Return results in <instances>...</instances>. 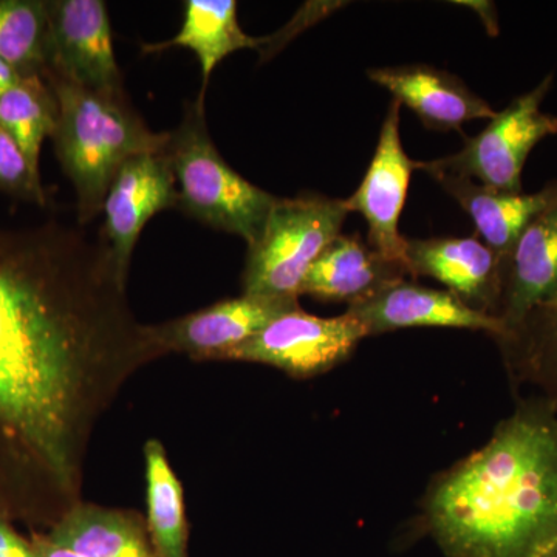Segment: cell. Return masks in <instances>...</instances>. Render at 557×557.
Listing matches in <instances>:
<instances>
[{
  "label": "cell",
  "instance_id": "2e32d148",
  "mask_svg": "<svg viewBox=\"0 0 557 557\" xmlns=\"http://www.w3.org/2000/svg\"><path fill=\"white\" fill-rule=\"evenodd\" d=\"M408 274L405 262L384 258L358 234H339L311 265L300 295L351 306Z\"/></svg>",
  "mask_w": 557,
  "mask_h": 557
},
{
  "label": "cell",
  "instance_id": "5b68a950",
  "mask_svg": "<svg viewBox=\"0 0 557 557\" xmlns=\"http://www.w3.org/2000/svg\"><path fill=\"white\" fill-rule=\"evenodd\" d=\"M346 200L304 193L277 199L265 228L248 245L242 274L244 295L299 299L304 278L325 248L339 236Z\"/></svg>",
  "mask_w": 557,
  "mask_h": 557
},
{
  "label": "cell",
  "instance_id": "8fae6325",
  "mask_svg": "<svg viewBox=\"0 0 557 557\" xmlns=\"http://www.w3.org/2000/svg\"><path fill=\"white\" fill-rule=\"evenodd\" d=\"M177 183L163 152L141 153L116 172L106 196L101 239L127 277L139 234L153 215L177 208Z\"/></svg>",
  "mask_w": 557,
  "mask_h": 557
},
{
  "label": "cell",
  "instance_id": "44dd1931",
  "mask_svg": "<svg viewBox=\"0 0 557 557\" xmlns=\"http://www.w3.org/2000/svg\"><path fill=\"white\" fill-rule=\"evenodd\" d=\"M496 339L512 379L534 384L557 408V298Z\"/></svg>",
  "mask_w": 557,
  "mask_h": 557
},
{
  "label": "cell",
  "instance_id": "3957f363",
  "mask_svg": "<svg viewBox=\"0 0 557 557\" xmlns=\"http://www.w3.org/2000/svg\"><path fill=\"white\" fill-rule=\"evenodd\" d=\"M58 102L53 141L62 171L78 199L79 226L102 212L116 172L132 157L159 153L170 132L150 131L126 97L84 89L51 72L42 73Z\"/></svg>",
  "mask_w": 557,
  "mask_h": 557
},
{
  "label": "cell",
  "instance_id": "e0dca14e",
  "mask_svg": "<svg viewBox=\"0 0 557 557\" xmlns=\"http://www.w3.org/2000/svg\"><path fill=\"white\" fill-rule=\"evenodd\" d=\"M474 222L478 237L498 256H507L520 234L552 203L557 180L533 194H509L487 189L474 180L435 172L429 174Z\"/></svg>",
  "mask_w": 557,
  "mask_h": 557
},
{
  "label": "cell",
  "instance_id": "ffe728a7",
  "mask_svg": "<svg viewBox=\"0 0 557 557\" xmlns=\"http://www.w3.org/2000/svg\"><path fill=\"white\" fill-rule=\"evenodd\" d=\"M148 531L157 557H188L189 523L185 491L159 440L145 445Z\"/></svg>",
  "mask_w": 557,
  "mask_h": 557
},
{
  "label": "cell",
  "instance_id": "5bb4252c",
  "mask_svg": "<svg viewBox=\"0 0 557 557\" xmlns=\"http://www.w3.org/2000/svg\"><path fill=\"white\" fill-rule=\"evenodd\" d=\"M368 76L431 131L461 132L468 121L493 120L497 113L458 76L432 65L369 69Z\"/></svg>",
  "mask_w": 557,
  "mask_h": 557
},
{
  "label": "cell",
  "instance_id": "52a82bcc",
  "mask_svg": "<svg viewBox=\"0 0 557 557\" xmlns=\"http://www.w3.org/2000/svg\"><path fill=\"white\" fill-rule=\"evenodd\" d=\"M366 336L361 322L348 313L319 318L298 309L274 319L220 361L259 362L293 379H311L346 361Z\"/></svg>",
  "mask_w": 557,
  "mask_h": 557
},
{
  "label": "cell",
  "instance_id": "cb8c5ba5",
  "mask_svg": "<svg viewBox=\"0 0 557 557\" xmlns=\"http://www.w3.org/2000/svg\"><path fill=\"white\" fill-rule=\"evenodd\" d=\"M0 189L20 199L47 203L40 177L33 172L24 150L16 139L0 126Z\"/></svg>",
  "mask_w": 557,
  "mask_h": 557
},
{
  "label": "cell",
  "instance_id": "83f0119b",
  "mask_svg": "<svg viewBox=\"0 0 557 557\" xmlns=\"http://www.w3.org/2000/svg\"><path fill=\"white\" fill-rule=\"evenodd\" d=\"M541 557H557V544L553 545V547L549 548L548 552Z\"/></svg>",
  "mask_w": 557,
  "mask_h": 557
},
{
  "label": "cell",
  "instance_id": "9c48e42d",
  "mask_svg": "<svg viewBox=\"0 0 557 557\" xmlns=\"http://www.w3.org/2000/svg\"><path fill=\"white\" fill-rule=\"evenodd\" d=\"M298 309L296 298L242 295L149 327L163 357L175 354L196 361H220L271 321Z\"/></svg>",
  "mask_w": 557,
  "mask_h": 557
},
{
  "label": "cell",
  "instance_id": "8992f818",
  "mask_svg": "<svg viewBox=\"0 0 557 557\" xmlns=\"http://www.w3.org/2000/svg\"><path fill=\"white\" fill-rule=\"evenodd\" d=\"M555 83L549 73L534 89L519 95L497 112L463 149L431 161H416V170L474 180L487 189L523 193L522 174L528 157L539 143L557 135V115L541 109Z\"/></svg>",
  "mask_w": 557,
  "mask_h": 557
},
{
  "label": "cell",
  "instance_id": "30bf717a",
  "mask_svg": "<svg viewBox=\"0 0 557 557\" xmlns=\"http://www.w3.org/2000/svg\"><path fill=\"white\" fill-rule=\"evenodd\" d=\"M399 108L401 104L395 100L388 106L375 156L361 185L346 200V207L350 212H359L368 222L370 247L386 259L405 262L406 237L399 234L398 223L416 161L403 149Z\"/></svg>",
  "mask_w": 557,
  "mask_h": 557
},
{
  "label": "cell",
  "instance_id": "ba28073f",
  "mask_svg": "<svg viewBox=\"0 0 557 557\" xmlns=\"http://www.w3.org/2000/svg\"><path fill=\"white\" fill-rule=\"evenodd\" d=\"M47 25L44 72L98 94L126 97L108 7L102 0H50Z\"/></svg>",
  "mask_w": 557,
  "mask_h": 557
},
{
  "label": "cell",
  "instance_id": "ac0fdd59",
  "mask_svg": "<svg viewBox=\"0 0 557 557\" xmlns=\"http://www.w3.org/2000/svg\"><path fill=\"white\" fill-rule=\"evenodd\" d=\"M83 557H157L141 512L81 502L44 531Z\"/></svg>",
  "mask_w": 557,
  "mask_h": 557
},
{
  "label": "cell",
  "instance_id": "6da1fadb",
  "mask_svg": "<svg viewBox=\"0 0 557 557\" xmlns=\"http://www.w3.org/2000/svg\"><path fill=\"white\" fill-rule=\"evenodd\" d=\"M126 284L101 237L0 228V515L30 531L84 500L101 418L163 358Z\"/></svg>",
  "mask_w": 557,
  "mask_h": 557
},
{
  "label": "cell",
  "instance_id": "4316f807",
  "mask_svg": "<svg viewBox=\"0 0 557 557\" xmlns=\"http://www.w3.org/2000/svg\"><path fill=\"white\" fill-rule=\"evenodd\" d=\"M20 73H17L16 70L11 69L10 65L0 58V97H2L7 90H10L14 84L20 83Z\"/></svg>",
  "mask_w": 557,
  "mask_h": 557
},
{
  "label": "cell",
  "instance_id": "484cf974",
  "mask_svg": "<svg viewBox=\"0 0 557 557\" xmlns=\"http://www.w3.org/2000/svg\"><path fill=\"white\" fill-rule=\"evenodd\" d=\"M28 536H30L33 545H35L38 557H83L78 553L72 552V549L54 544L44 531H30Z\"/></svg>",
  "mask_w": 557,
  "mask_h": 557
},
{
  "label": "cell",
  "instance_id": "7a4b0ae2",
  "mask_svg": "<svg viewBox=\"0 0 557 557\" xmlns=\"http://www.w3.org/2000/svg\"><path fill=\"white\" fill-rule=\"evenodd\" d=\"M426 525L448 557H541L557 544V408L523 399L435 480Z\"/></svg>",
  "mask_w": 557,
  "mask_h": 557
},
{
  "label": "cell",
  "instance_id": "9a60e30c",
  "mask_svg": "<svg viewBox=\"0 0 557 557\" xmlns=\"http://www.w3.org/2000/svg\"><path fill=\"white\" fill-rule=\"evenodd\" d=\"M556 298L557 194L504 256V288L497 311L504 333Z\"/></svg>",
  "mask_w": 557,
  "mask_h": 557
},
{
  "label": "cell",
  "instance_id": "277c9868",
  "mask_svg": "<svg viewBox=\"0 0 557 557\" xmlns=\"http://www.w3.org/2000/svg\"><path fill=\"white\" fill-rule=\"evenodd\" d=\"M163 153L177 183L178 209L247 245L259 239L278 197L242 177L220 156L209 135L203 100L186 104Z\"/></svg>",
  "mask_w": 557,
  "mask_h": 557
},
{
  "label": "cell",
  "instance_id": "d6986e66",
  "mask_svg": "<svg viewBox=\"0 0 557 557\" xmlns=\"http://www.w3.org/2000/svg\"><path fill=\"white\" fill-rule=\"evenodd\" d=\"M260 40L242 30L234 0H186L185 16L177 35L166 42L145 44V53L188 49L201 69L199 98L205 101L209 79L215 67L234 51L259 49Z\"/></svg>",
  "mask_w": 557,
  "mask_h": 557
},
{
  "label": "cell",
  "instance_id": "4fadbf2b",
  "mask_svg": "<svg viewBox=\"0 0 557 557\" xmlns=\"http://www.w3.org/2000/svg\"><path fill=\"white\" fill-rule=\"evenodd\" d=\"M346 313L358 319L369 336L416 327L478 330L494 338L504 333L498 319L472 309L448 289L428 288L405 278L351 304Z\"/></svg>",
  "mask_w": 557,
  "mask_h": 557
},
{
  "label": "cell",
  "instance_id": "7c38bea8",
  "mask_svg": "<svg viewBox=\"0 0 557 557\" xmlns=\"http://www.w3.org/2000/svg\"><path fill=\"white\" fill-rule=\"evenodd\" d=\"M405 263L410 276L434 277L472 309L497 319L504 258L478 236L406 239Z\"/></svg>",
  "mask_w": 557,
  "mask_h": 557
},
{
  "label": "cell",
  "instance_id": "d4e9b609",
  "mask_svg": "<svg viewBox=\"0 0 557 557\" xmlns=\"http://www.w3.org/2000/svg\"><path fill=\"white\" fill-rule=\"evenodd\" d=\"M0 557H38L30 536H22L9 518L0 515Z\"/></svg>",
  "mask_w": 557,
  "mask_h": 557
},
{
  "label": "cell",
  "instance_id": "603a6c76",
  "mask_svg": "<svg viewBox=\"0 0 557 557\" xmlns=\"http://www.w3.org/2000/svg\"><path fill=\"white\" fill-rule=\"evenodd\" d=\"M47 27V2L0 0V58L21 78L46 70Z\"/></svg>",
  "mask_w": 557,
  "mask_h": 557
},
{
  "label": "cell",
  "instance_id": "7402d4cb",
  "mask_svg": "<svg viewBox=\"0 0 557 557\" xmlns=\"http://www.w3.org/2000/svg\"><path fill=\"white\" fill-rule=\"evenodd\" d=\"M57 123V98L42 75L21 78L0 97V126L16 139L38 177L40 149Z\"/></svg>",
  "mask_w": 557,
  "mask_h": 557
}]
</instances>
